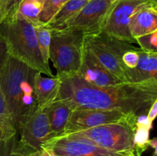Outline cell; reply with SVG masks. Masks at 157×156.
Wrapping results in <instances>:
<instances>
[{
	"mask_svg": "<svg viewBox=\"0 0 157 156\" xmlns=\"http://www.w3.org/2000/svg\"><path fill=\"white\" fill-rule=\"evenodd\" d=\"M58 77L61 87L57 99L72 110H119L140 116L147 114L157 99V82L122 83L116 86L98 87L85 82L77 75Z\"/></svg>",
	"mask_w": 157,
	"mask_h": 156,
	"instance_id": "obj_1",
	"label": "cell"
},
{
	"mask_svg": "<svg viewBox=\"0 0 157 156\" xmlns=\"http://www.w3.org/2000/svg\"><path fill=\"white\" fill-rule=\"evenodd\" d=\"M36 72L9 54L0 71V89L15 128L21 116L38 106L34 90Z\"/></svg>",
	"mask_w": 157,
	"mask_h": 156,
	"instance_id": "obj_2",
	"label": "cell"
},
{
	"mask_svg": "<svg viewBox=\"0 0 157 156\" xmlns=\"http://www.w3.org/2000/svg\"><path fill=\"white\" fill-rule=\"evenodd\" d=\"M0 37L5 41L8 54L20 62L49 77H53L38 47L34 24L16 18L4 19L0 24Z\"/></svg>",
	"mask_w": 157,
	"mask_h": 156,
	"instance_id": "obj_3",
	"label": "cell"
},
{
	"mask_svg": "<svg viewBox=\"0 0 157 156\" xmlns=\"http://www.w3.org/2000/svg\"><path fill=\"white\" fill-rule=\"evenodd\" d=\"M84 41V32L78 29H52L49 60L56 69L57 76H71L78 73L82 60Z\"/></svg>",
	"mask_w": 157,
	"mask_h": 156,
	"instance_id": "obj_4",
	"label": "cell"
},
{
	"mask_svg": "<svg viewBox=\"0 0 157 156\" xmlns=\"http://www.w3.org/2000/svg\"><path fill=\"white\" fill-rule=\"evenodd\" d=\"M136 119L137 116H133L123 122L105 124L64 136L85 139L98 146L117 152H142L133 142Z\"/></svg>",
	"mask_w": 157,
	"mask_h": 156,
	"instance_id": "obj_5",
	"label": "cell"
},
{
	"mask_svg": "<svg viewBox=\"0 0 157 156\" xmlns=\"http://www.w3.org/2000/svg\"><path fill=\"white\" fill-rule=\"evenodd\" d=\"M84 45L114 77L122 83H127L121 65V57L133 44L107 35L104 32L84 35Z\"/></svg>",
	"mask_w": 157,
	"mask_h": 156,
	"instance_id": "obj_6",
	"label": "cell"
},
{
	"mask_svg": "<svg viewBox=\"0 0 157 156\" xmlns=\"http://www.w3.org/2000/svg\"><path fill=\"white\" fill-rule=\"evenodd\" d=\"M19 141L17 147L24 153L38 151L50 139V130L44 110L37 106L19 119L17 125Z\"/></svg>",
	"mask_w": 157,
	"mask_h": 156,
	"instance_id": "obj_7",
	"label": "cell"
},
{
	"mask_svg": "<svg viewBox=\"0 0 157 156\" xmlns=\"http://www.w3.org/2000/svg\"><path fill=\"white\" fill-rule=\"evenodd\" d=\"M154 1L157 0H118L109 12L101 32L131 44L136 43L129 30L130 18L140 9Z\"/></svg>",
	"mask_w": 157,
	"mask_h": 156,
	"instance_id": "obj_8",
	"label": "cell"
},
{
	"mask_svg": "<svg viewBox=\"0 0 157 156\" xmlns=\"http://www.w3.org/2000/svg\"><path fill=\"white\" fill-rule=\"evenodd\" d=\"M41 147L49 148L55 156H141L140 151L117 152L95 145L90 141L63 136L45 141Z\"/></svg>",
	"mask_w": 157,
	"mask_h": 156,
	"instance_id": "obj_9",
	"label": "cell"
},
{
	"mask_svg": "<svg viewBox=\"0 0 157 156\" xmlns=\"http://www.w3.org/2000/svg\"><path fill=\"white\" fill-rule=\"evenodd\" d=\"M138 116L133 113H126L119 110H102L92 109L73 110L69 116L65 128L58 137L89 129L109 123H116Z\"/></svg>",
	"mask_w": 157,
	"mask_h": 156,
	"instance_id": "obj_10",
	"label": "cell"
},
{
	"mask_svg": "<svg viewBox=\"0 0 157 156\" xmlns=\"http://www.w3.org/2000/svg\"><path fill=\"white\" fill-rule=\"evenodd\" d=\"M113 4L107 0H90L64 28L78 29L84 35L100 33Z\"/></svg>",
	"mask_w": 157,
	"mask_h": 156,
	"instance_id": "obj_11",
	"label": "cell"
},
{
	"mask_svg": "<svg viewBox=\"0 0 157 156\" xmlns=\"http://www.w3.org/2000/svg\"><path fill=\"white\" fill-rule=\"evenodd\" d=\"M75 75L85 82L98 87H110L122 84L101 65L84 44L81 66Z\"/></svg>",
	"mask_w": 157,
	"mask_h": 156,
	"instance_id": "obj_12",
	"label": "cell"
},
{
	"mask_svg": "<svg viewBox=\"0 0 157 156\" xmlns=\"http://www.w3.org/2000/svg\"><path fill=\"white\" fill-rule=\"evenodd\" d=\"M136 67L126 73L127 82L130 84L157 82V53L141 50Z\"/></svg>",
	"mask_w": 157,
	"mask_h": 156,
	"instance_id": "obj_13",
	"label": "cell"
},
{
	"mask_svg": "<svg viewBox=\"0 0 157 156\" xmlns=\"http://www.w3.org/2000/svg\"><path fill=\"white\" fill-rule=\"evenodd\" d=\"M129 30L133 38L156 32L157 1L144 6L131 17Z\"/></svg>",
	"mask_w": 157,
	"mask_h": 156,
	"instance_id": "obj_14",
	"label": "cell"
},
{
	"mask_svg": "<svg viewBox=\"0 0 157 156\" xmlns=\"http://www.w3.org/2000/svg\"><path fill=\"white\" fill-rule=\"evenodd\" d=\"M61 87V80L58 76L44 77L36 72L34 79V90L37 105L40 108L46 106L58 99Z\"/></svg>",
	"mask_w": 157,
	"mask_h": 156,
	"instance_id": "obj_15",
	"label": "cell"
},
{
	"mask_svg": "<svg viewBox=\"0 0 157 156\" xmlns=\"http://www.w3.org/2000/svg\"><path fill=\"white\" fill-rule=\"evenodd\" d=\"M44 110L50 130L49 139L58 137L64 132L72 110L59 99L54 101Z\"/></svg>",
	"mask_w": 157,
	"mask_h": 156,
	"instance_id": "obj_16",
	"label": "cell"
},
{
	"mask_svg": "<svg viewBox=\"0 0 157 156\" xmlns=\"http://www.w3.org/2000/svg\"><path fill=\"white\" fill-rule=\"evenodd\" d=\"M90 0H67L56 15L47 23L52 29L62 28L75 16Z\"/></svg>",
	"mask_w": 157,
	"mask_h": 156,
	"instance_id": "obj_17",
	"label": "cell"
},
{
	"mask_svg": "<svg viewBox=\"0 0 157 156\" xmlns=\"http://www.w3.org/2000/svg\"><path fill=\"white\" fill-rule=\"evenodd\" d=\"M44 0H22L15 12V18L35 24L39 22L38 17L42 10Z\"/></svg>",
	"mask_w": 157,
	"mask_h": 156,
	"instance_id": "obj_18",
	"label": "cell"
},
{
	"mask_svg": "<svg viewBox=\"0 0 157 156\" xmlns=\"http://www.w3.org/2000/svg\"><path fill=\"white\" fill-rule=\"evenodd\" d=\"M34 27H35L37 42L41 56L45 64L49 65V50H50L52 28L47 23H43L41 21L34 24Z\"/></svg>",
	"mask_w": 157,
	"mask_h": 156,
	"instance_id": "obj_19",
	"label": "cell"
},
{
	"mask_svg": "<svg viewBox=\"0 0 157 156\" xmlns=\"http://www.w3.org/2000/svg\"><path fill=\"white\" fill-rule=\"evenodd\" d=\"M0 129L12 137L16 136L17 130L13 125L1 89H0Z\"/></svg>",
	"mask_w": 157,
	"mask_h": 156,
	"instance_id": "obj_20",
	"label": "cell"
},
{
	"mask_svg": "<svg viewBox=\"0 0 157 156\" xmlns=\"http://www.w3.org/2000/svg\"><path fill=\"white\" fill-rule=\"evenodd\" d=\"M67 0H44L42 10L38 20L43 23H48Z\"/></svg>",
	"mask_w": 157,
	"mask_h": 156,
	"instance_id": "obj_21",
	"label": "cell"
},
{
	"mask_svg": "<svg viewBox=\"0 0 157 156\" xmlns=\"http://www.w3.org/2000/svg\"><path fill=\"white\" fill-rule=\"evenodd\" d=\"M140 59L139 48L138 47H133V48L129 49L127 51L124 53L121 57V65L124 70V73H127L128 70H133L136 67L138 61ZM127 79V78H126Z\"/></svg>",
	"mask_w": 157,
	"mask_h": 156,
	"instance_id": "obj_22",
	"label": "cell"
},
{
	"mask_svg": "<svg viewBox=\"0 0 157 156\" xmlns=\"http://www.w3.org/2000/svg\"><path fill=\"white\" fill-rule=\"evenodd\" d=\"M134 39L141 50L157 53V31L137 37Z\"/></svg>",
	"mask_w": 157,
	"mask_h": 156,
	"instance_id": "obj_23",
	"label": "cell"
},
{
	"mask_svg": "<svg viewBox=\"0 0 157 156\" xmlns=\"http://www.w3.org/2000/svg\"><path fill=\"white\" fill-rule=\"evenodd\" d=\"M150 128L144 126H136L133 136V142L138 149L144 152L148 148Z\"/></svg>",
	"mask_w": 157,
	"mask_h": 156,
	"instance_id": "obj_24",
	"label": "cell"
},
{
	"mask_svg": "<svg viewBox=\"0 0 157 156\" xmlns=\"http://www.w3.org/2000/svg\"><path fill=\"white\" fill-rule=\"evenodd\" d=\"M15 138V136L9 140L3 142V156H24V153L17 147Z\"/></svg>",
	"mask_w": 157,
	"mask_h": 156,
	"instance_id": "obj_25",
	"label": "cell"
},
{
	"mask_svg": "<svg viewBox=\"0 0 157 156\" xmlns=\"http://www.w3.org/2000/svg\"><path fill=\"white\" fill-rule=\"evenodd\" d=\"M22 0H6V10L5 19L15 18V12Z\"/></svg>",
	"mask_w": 157,
	"mask_h": 156,
	"instance_id": "obj_26",
	"label": "cell"
},
{
	"mask_svg": "<svg viewBox=\"0 0 157 156\" xmlns=\"http://www.w3.org/2000/svg\"><path fill=\"white\" fill-rule=\"evenodd\" d=\"M24 156H55V154H54L53 151L51 149H49V148L41 147V149L38 150V151H32V152L29 153H24Z\"/></svg>",
	"mask_w": 157,
	"mask_h": 156,
	"instance_id": "obj_27",
	"label": "cell"
},
{
	"mask_svg": "<svg viewBox=\"0 0 157 156\" xmlns=\"http://www.w3.org/2000/svg\"><path fill=\"white\" fill-rule=\"evenodd\" d=\"M7 55L8 51L6 44L5 43V41H3L2 38L0 37V71H1V69L5 61H6V58L7 57Z\"/></svg>",
	"mask_w": 157,
	"mask_h": 156,
	"instance_id": "obj_28",
	"label": "cell"
},
{
	"mask_svg": "<svg viewBox=\"0 0 157 156\" xmlns=\"http://www.w3.org/2000/svg\"><path fill=\"white\" fill-rule=\"evenodd\" d=\"M136 126H144L151 129L153 126V122H150L146 115H140L137 116L136 119Z\"/></svg>",
	"mask_w": 157,
	"mask_h": 156,
	"instance_id": "obj_29",
	"label": "cell"
},
{
	"mask_svg": "<svg viewBox=\"0 0 157 156\" xmlns=\"http://www.w3.org/2000/svg\"><path fill=\"white\" fill-rule=\"evenodd\" d=\"M157 115V99L156 101L153 102V103L152 104V106H150V108L149 109L148 112H147V116L149 119V120L150 122H153L154 121V119H156Z\"/></svg>",
	"mask_w": 157,
	"mask_h": 156,
	"instance_id": "obj_30",
	"label": "cell"
},
{
	"mask_svg": "<svg viewBox=\"0 0 157 156\" xmlns=\"http://www.w3.org/2000/svg\"><path fill=\"white\" fill-rule=\"evenodd\" d=\"M6 0H0V24L6 18Z\"/></svg>",
	"mask_w": 157,
	"mask_h": 156,
	"instance_id": "obj_31",
	"label": "cell"
},
{
	"mask_svg": "<svg viewBox=\"0 0 157 156\" xmlns=\"http://www.w3.org/2000/svg\"><path fill=\"white\" fill-rule=\"evenodd\" d=\"M15 137V136H14ZM13 137L9 136L7 133H6L5 132H3L2 130L0 129V142H6V141L9 140V139H12Z\"/></svg>",
	"mask_w": 157,
	"mask_h": 156,
	"instance_id": "obj_32",
	"label": "cell"
},
{
	"mask_svg": "<svg viewBox=\"0 0 157 156\" xmlns=\"http://www.w3.org/2000/svg\"><path fill=\"white\" fill-rule=\"evenodd\" d=\"M148 145L151 146L152 148L154 149L155 152H157V139L156 138H153V139H149L148 141Z\"/></svg>",
	"mask_w": 157,
	"mask_h": 156,
	"instance_id": "obj_33",
	"label": "cell"
},
{
	"mask_svg": "<svg viewBox=\"0 0 157 156\" xmlns=\"http://www.w3.org/2000/svg\"><path fill=\"white\" fill-rule=\"evenodd\" d=\"M2 143H3V142H0V156H3Z\"/></svg>",
	"mask_w": 157,
	"mask_h": 156,
	"instance_id": "obj_34",
	"label": "cell"
},
{
	"mask_svg": "<svg viewBox=\"0 0 157 156\" xmlns=\"http://www.w3.org/2000/svg\"><path fill=\"white\" fill-rule=\"evenodd\" d=\"M107 1H109L110 2H111V3H114V2H117L118 0H107Z\"/></svg>",
	"mask_w": 157,
	"mask_h": 156,
	"instance_id": "obj_35",
	"label": "cell"
},
{
	"mask_svg": "<svg viewBox=\"0 0 157 156\" xmlns=\"http://www.w3.org/2000/svg\"><path fill=\"white\" fill-rule=\"evenodd\" d=\"M156 154H157V152H155L154 151V153H153V154L152 156H156Z\"/></svg>",
	"mask_w": 157,
	"mask_h": 156,
	"instance_id": "obj_36",
	"label": "cell"
}]
</instances>
